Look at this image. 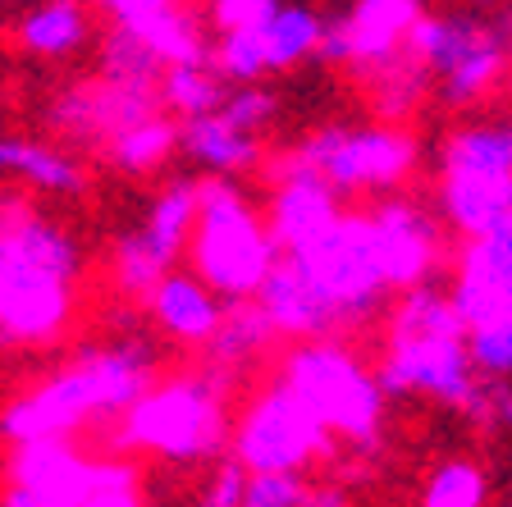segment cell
<instances>
[{
	"label": "cell",
	"mask_w": 512,
	"mask_h": 507,
	"mask_svg": "<svg viewBox=\"0 0 512 507\" xmlns=\"http://www.w3.org/2000/svg\"><path fill=\"white\" fill-rule=\"evenodd\" d=\"M375 375L384 393H426L467 416H485V389L467 348V320L453 293L444 297L430 284L403 288L389 316V343Z\"/></svg>",
	"instance_id": "obj_1"
},
{
	"label": "cell",
	"mask_w": 512,
	"mask_h": 507,
	"mask_svg": "<svg viewBox=\"0 0 512 507\" xmlns=\"http://www.w3.org/2000/svg\"><path fill=\"white\" fill-rule=\"evenodd\" d=\"M156 384V357L142 343H110L92 348L60 366L51 380L0 412V439L23 444V439H51V434H74L96 416L128 412L142 393Z\"/></svg>",
	"instance_id": "obj_2"
},
{
	"label": "cell",
	"mask_w": 512,
	"mask_h": 507,
	"mask_svg": "<svg viewBox=\"0 0 512 507\" xmlns=\"http://www.w3.org/2000/svg\"><path fill=\"white\" fill-rule=\"evenodd\" d=\"M229 384H234V370L215 361L206 370H183L165 384H151L128 412H119L110 444L119 453H151L174 466L211 462L234 439Z\"/></svg>",
	"instance_id": "obj_3"
},
{
	"label": "cell",
	"mask_w": 512,
	"mask_h": 507,
	"mask_svg": "<svg viewBox=\"0 0 512 507\" xmlns=\"http://www.w3.org/2000/svg\"><path fill=\"white\" fill-rule=\"evenodd\" d=\"M284 256L270 215H261L234 174H206L202 179V211H197V229L188 243V265L224 302H243L256 297L275 261Z\"/></svg>",
	"instance_id": "obj_4"
},
{
	"label": "cell",
	"mask_w": 512,
	"mask_h": 507,
	"mask_svg": "<svg viewBox=\"0 0 512 507\" xmlns=\"http://www.w3.org/2000/svg\"><path fill=\"white\" fill-rule=\"evenodd\" d=\"M0 503L10 507H138L142 471L124 457H87L74 448V434L23 439L5 457V489Z\"/></svg>",
	"instance_id": "obj_5"
},
{
	"label": "cell",
	"mask_w": 512,
	"mask_h": 507,
	"mask_svg": "<svg viewBox=\"0 0 512 507\" xmlns=\"http://www.w3.org/2000/svg\"><path fill=\"white\" fill-rule=\"evenodd\" d=\"M284 261L298 270L307 293L320 302L334 334L371 320L384 297L394 293L366 211H343L320 238L284 252Z\"/></svg>",
	"instance_id": "obj_6"
},
{
	"label": "cell",
	"mask_w": 512,
	"mask_h": 507,
	"mask_svg": "<svg viewBox=\"0 0 512 507\" xmlns=\"http://www.w3.org/2000/svg\"><path fill=\"white\" fill-rule=\"evenodd\" d=\"M279 380L307 398V407L330 425L339 439L357 448H371L380 439L384 421V384L380 375L362 366L343 343L334 338H302L279 361Z\"/></svg>",
	"instance_id": "obj_7"
},
{
	"label": "cell",
	"mask_w": 512,
	"mask_h": 507,
	"mask_svg": "<svg viewBox=\"0 0 512 507\" xmlns=\"http://www.w3.org/2000/svg\"><path fill=\"white\" fill-rule=\"evenodd\" d=\"M439 206L467 238L512 229V124H480L448 138Z\"/></svg>",
	"instance_id": "obj_8"
},
{
	"label": "cell",
	"mask_w": 512,
	"mask_h": 507,
	"mask_svg": "<svg viewBox=\"0 0 512 507\" xmlns=\"http://www.w3.org/2000/svg\"><path fill=\"white\" fill-rule=\"evenodd\" d=\"M334 439L339 434L311 412L307 398L275 375L243 407V416L234 425V439H229V453L247 471H307L311 462L330 457Z\"/></svg>",
	"instance_id": "obj_9"
},
{
	"label": "cell",
	"mask_w": 512,
	"mask_h": 507,
	"mask_svg": "<svg viewBox=\"0 0 512 507\" xmlns=\"http://www.w3.org/2000/svg\"><path fill=\"white\" fill-rule=\"evenodd\" d=\"M197 211H202V179H170L151 201L147 220L138 229H128L110 252V284L119 297L147 302V293L170 275L179 256L188 252L192 229H197Z\"/></svg>",
	"instance_id": "obj_10"
},
{
	"label": "cell",
	"mask_w": 512,
	"mask_h": 507,
	"mask_svg": "<svg viewBox=\"0 0 512 507\" xmlns=\"http://www.w3.org/2000/svg\"><path fill=\"white\" fill-rule=\"evenodd\" d=\"M407 51L421 55L430 74H439L448 106H471L503 78L512 46L494 23H476L467 14H421L407 32Z\"/></svg>",
	"instance_id": "obj_11"
},
{
	"label": "cell",
	"mask_w": 512,
	"mask_h": 507,
	"mask_svg": "<svg viewBox=\"0 0 512 507\" xmlns=\"http://www.w3.org/2000/svg\"><path fill=\"white\" fill-rule=\"evenodd\" d=\"M320 179H330L343 197L375 188H398L416 165V138L403 128H316L288 151Z\"/></svg>",
	"instance_id": "obj_12"
},
{
	"label": "cell",
	"mask_w": 512,
	"mask_h": 507,
	"mask_svg": "<svg viewBox=\"0 0 512 507\" xmlns=\"http://www.w3.org/2000/svg\"><path fill=\"white\" fill-rule=\"evenodd\" d=\"M165 106V92L147 83H124V78H87V83L64 87L46 106V124L60 133L64 142H78V147L106 151L110 138H119L124 128L142 124V119L160 115Z\"/></svg>",
	"instance_id": "obj_13"
},
{
	"label": "cell",
	"mask_w": 512,
	"mask_h": 507,
	"mask_svg": "<svg viewBox=\"0 0 512 507\" xmlns=\"http://www.w3.org/2000/svg\"><path fill=\"white\" fill-rule=\"evenodd\" d=\"M78 316V275L23 270L0 275V348L32 352L51 348L69 334Z\"/></svg>",
	"instance_id": "obj_14"
},
{
	"label": "cell",
	"mask_w": 512,
	"mask_h": 507,
	"mask_svg": "<svg viewBox=\"0 0 512 507\" xmlns=\"http://www.w3.org/2000/svg\"><path fill=\"white\" fill-rule=\"evenodd\" d=\"M60 270L83 279V247L74 229L46 215L23 188H0V275Z\"/></svg>",
	"instance_id": "obj_15"
},
{
	"label": "cell",
	"mask_w": 512,
	"mask_h": 507,
	"mask_svg": "<svg viewBox=\"0 0 512 507\" xmlns=\"http://www.w3.org/2000/svg\"><path fill=\"white\" fill-rule=\"evenodd\" d=\"M416 19H421V0H352L348 14L325 19L316 55L325 64H348L357 74H371L375 64L403 51Z\"/></svg>",
	"instance_id": "obj_16"
},
{
	"label": "cell",
	"mask_w": 512,
	"mask_h": 507,
	"mask_svg": "<svg viewBox=\"0 0 512 507\" xmlns=\"http://www.w3.org/2000/svg\"><path fill=\"white\" fill-rule=\"evenodd\" d=\"M270 188V229L284 252L320 238L343 215V192L293 156L270 160Z\"/></svg>",
	"instance_id": "obj_17"
},
{
	"label": "cell",
	"mask_w": 512,
	"mask_h": 507,
	"mask_svg": "<svg viewBox=\"0 0 512 507\" xmlns=\"http://www.w3.org/2000/svg\"><path fill=\"white\" fill-rule=\"evenodd\" d=\"M453 302L467 329L512 316V229L467 238V247L458 252Z\"/></svg>",
	"instance_id": "obj_18"
},
{
	"label": "cell",
	"mask_w": 512,
	"mask_h": 507,
	"mask_svg": "<svg viewBox=\"0 0 512 507\" xmlns=\"http://www.w3.org/2000/svg\"><path fill=\"white\" fill-rule=\"evenodd\" d=\"M371 229H375V243H380V256H384V270H389V284L403 293V288H416L426 284L435 275L439 265V229L416 201H403V197H389V201H375L371 211Z\"/></svg>",
	"instance_id": "obj_19"
},
{
	"label": "cell",
	"mask_w": 512,
	"mask_h": 507,
	"mask_svg": "<svg viewBox=\"0 0 512 507\" xmlns=\"http://www.w3.org/2000/svg\"><path fill=\"white\" fill-rule=\"evenodd\" d=\"M147 311H151V320L165 329V338L183 343V348H206L224 320L220 293H215L197 270H192V275L170 270V275L147 293Z\"/></svg>",
	"instance_id": "obj_20"
},
{
	"label": "cell",
	"mask_w": 512,
	"mask_h": 507,
	"mask_svg": "<svg viewBox=\"0 0 512 507\" xmlns=\"http://www.w3.org/2000/svg\"><path fill=\"white\" fill-rule=\"evenodd\" d=\"M179 147H183V156L197 160V165L211 169V174H234L238 179V174H252V169L261 165V142H256V133L229 124L220 110L183 119Z\"/></svg>",
	"instance_id": "obj_21"
},
{
	"label": "cell",
	"mask_w": 512,
	"mask_h": 507,
	"mask_svg": "<svg viewBox=\"0 0 512 507\" xmlns=\"http://www.w3.org/2000/svg\"><path fill=\"white\" fill-rule=\"evenodd\" d=\"M87 37L92 19L83 0H42L19 19V51L37 60H69L87 46Z\"/></svg>",
	"instance_id": "obj_22"
},
{
	"label": "cell",
	"mask_w": 512,
	"mask_h": 507,
	"mask_svg": "<svg viewBox=\"0 0 512 507\" xmlns=\"http://www.w3.org/2000/svg\"><path fill=\"white\" fill-rule=\"evenodd\" d=\"M0 174H14L28 188L51 192V197L87 192V174L69 151L46 147V142H32V138H0Z\"/></svg>",
	"instance_id": "obj_23"
},
{
	"label": "cell",
	"mask_w": 512,
	"mask_h": 507,
	"mask_svg": "<svg viewBox=\"0 0 512 507\" xmlns=\"http://www.w3.org/2000/svg\"><path fill=\"white\" fill-rule=\"evenodd\" d=\"M275 338H279V329L270 325L261 302H256V297H243V302H229V307H224V320H220V329H215V338L206 343V352H211L215 366L243 370L247 361L261 357Z\"/></svg>",
	"instance_id": "obj_24"
},
{
	"label": "cell",
	"mask_w": 512,
	"mask_h": 507,
	"mask_svg": "<svg viewBox=\"0 0 512 507\" xmlns=\"http://www.w3.org/2000/svg\"><path fill=\"white\" fill-rule=\"evenodd\" d=\"M174 151H179V124L170 119V110H160V115H151V119H142V124L124 128L119 138H110L101 156H106L119 174L142 179V174H151V169L165 165Z\"/></svg>",
	"instance_id": "obj_25"
},
{
	"label": "cell",
	"mask_w": 512,
	"mask_h": 507,
	"mask_svg": "<svg viewBox=\"0 0 512 507\" xmlns=\"http://www.w3.org/2000/svg\"><path fill=\"white\" fill-rule=\"evenodd\" d=\"M430 64L421 55H412L403 46L398 55H389L384 64H375L366 74V87H371V106L380 119H407L416 110V101L426 96L430 87Z\"/></svg>",
	"instance_id": "obj_26"
},
{
	"label": "cell",
	"mask_w": 512,
	"mask_h": 507,
	"mask_svg": "<svg viewBox=\"0 0 512 507\" xmlns=\"http://www.w3.org/2000/svg\"><path fill=\"white\" fill-rule=\"evenodd\" d=\"M261 42H266V55H270V74L279 69H293L298 60L320 51V37H325V19H320L311 5H298V0H284L275 10V19L266 23Z\"/></svg>",
	"instance_id": "obj_27"
},
{
	"label": "cell",
	"mask_w": 512,
	"mask_h": 507,
	"mask_svg": "<svg viewBox=\"0 0 512 507\" xmlns=\"http://www.w3.org/2000/svg\"><path fill=\"white\" fill-rule=\"evenodd\" d=\"M165 106L170 115L192 119V115H211L229 101V78L215 69V60H188V64H170L165 69Z\"/></svg>",
	"instance_id": "obj_28"
},
{
	"label": "cell",
	"mask_w": 512,
	"mask_h": 507,
	"mask_svg": "<svg viewBox=\"0 0 512 507\" xmlns=\"http://www.w3.org/2000/svg\"><path fill=\"white\" fill-rule=\"evenodd\" d=\"M165 69H170V64L160 60V51L147 42V37H138L133 28L115 23V28L106 32V46H101V74L124 78V83L160 87L165 83Z\"/></svg>",
	"instance_id": "obj_29"
},
{
	"label": "cell",
	"mask_w": 512,
	"mask_h": 507,
	"mask_svg": "<svg viewBox=\"0 0 512 507\" xmlns=\"http://www.w3.org/2000/svg\"><path fill=\"white\" fill-rule=\"evenodd\" d=\"M490 498V480L476 462H444L435 476L426 480V507H480Z\"/></svg>",
	"instance_id": "obj_30"
},
{
	"label": "cell",
	"mask_w": 512,
	"mask_h": 507,
	"mask_svg": "<svg viewBox=\"0 0 512 507\" xmlns=\"http://www.w3.org/2000/svg\"><path fill=\"white\" fill-rule=\"evenodd\" d=\"M215 69H220L229 83H256L261 74H270V55L261 32H220V46L211 51Z\"/></svg>",
	"instance_id": "obj_31"
},
{
	"label": "cell",
	"mask_w": 512,
	"mask_h": 507,
	"mask_svg": "<svg viewBox=\"0 0 512 507\" xmlns=\"http://www.w3.org/2000/svg\"><path fill=\"white\" fill-rule=\"evenodd\" d=\"M467 348H471V361H476L480 375L508 380L512 375V316L467 329Z\"/></svg>",
	"instance_id": "obj_32"
},
{
	"label": "cell",
	"mask_w": 512,
	"mask_h": 507,
	"mask_svg": "<svg viewBox=\"0 0 512 507\" xmlns=\"http://www.w3.org/2000/svg\"><path fill=\"white\" fill-rule=\"evenodd\" d=\"M311 494L302 471H252L247 480V507H311Z\"/></svg>",
	"instance_id": "obj_33"
},
{
	"label": "cell",
	"mask_w": 512,
	"mask_h": 507,
	"mask_svg": "<svg viewBox=\"0 0 512 507\" xmlns=\"http://www.w3.org/2000/svg\"><path fill=\"white\" fill-rule=\"evenodd\" d=\"M275 110H279L275 92H266V87H256V83H243V87H229V101L220 106V115L229 119V124L256 133V128H266L270 119H275Z\"/></svg>",
	"instance_id": "obj_34"
},
{
	"label": "cell",
	"mask_w": 512,
	"mask_h": 507,
	"mask_svg": "<svg viewBox=\"0 0 512 507\" xmlns=\"http://www.w3.org/2000/svg\"><path fill=\"white\" fill-rule=\"evenodd\" d=\"M101 14H110V23H124L133 32L156 28L160 19H170L174 10H183L188 0H92Z\"/></svg>",
	"instance_id": "obj_35"
},
{
	"label": "cell",
	"mask_w": 512,
	"mask_h": 507,
	"mask_svg": "<svg viewBox=\"0 0 512 507\" xmlns=\"http://www.w3.org/2000/svg\"><path fill=\"white\" fill-rule=\"evenodd\" d=\"M284 0H211V23L220 32H256L275 19Z\"/></svg>",
	"instance_id": "obj_36"
},
{
	"label": "cell",
	"mask_w": 512,
	"mask_h": 507,
	"mask_svg": "<svg viewBox=\"0 0 512 507\" xmlns=\"http://www.w3.org/2000/svg\"><path fill=\"white\" fill-rule=\"evenodd\" d=\"M247 480H252V471L229 453V462H220L211 471V480H206L202 503L206 507H247Z\"/></svg>",
	"instance_id": "obj_37"
},
{
	"label": "cell",
	"mask_w": 512,
	"mask_h": 507,
	"mask_svg": "<svg viewBox=\"0 0 512 507\" xmlns=\"http://www.w3.org/2000/svg\"><path fill=\"white\" fill-rule=\"evenodd\" d=\"M485 416H494L499 425L512 430V384H494V389H485Z\"/></svg>",
	"instance_id": "obj_38"
},
{
	"label": "cell",
	"mask_w": 512,
	"mask_h": 507,
	"mask_svg": "<svg viewBox=\"0 0 512 507\" xmlns=\"http://www.w3.org/2000/svg\"><path fill=\"white\" fill-rule=\"evenodd\" d=\"M494 28H499V37L512 46V0H503V10H499V19H494Z\"/></svg>",
	"instance_id": "obj_39"
},
{
	"label": "cell",
	"mask_w": 512,
	"mask_h": 507,
	"mask_svg": "<svg viewBox=\"0 0 512 507\" xmlns=\"http://www.w3.org/2000/svg\"><path fill=\"white\" fill-rule=\"evenodd\" d=\"M480 5H499V0H480Z\"/></svg>",
	"instance_id": "obj_40"
}]
</instances>
